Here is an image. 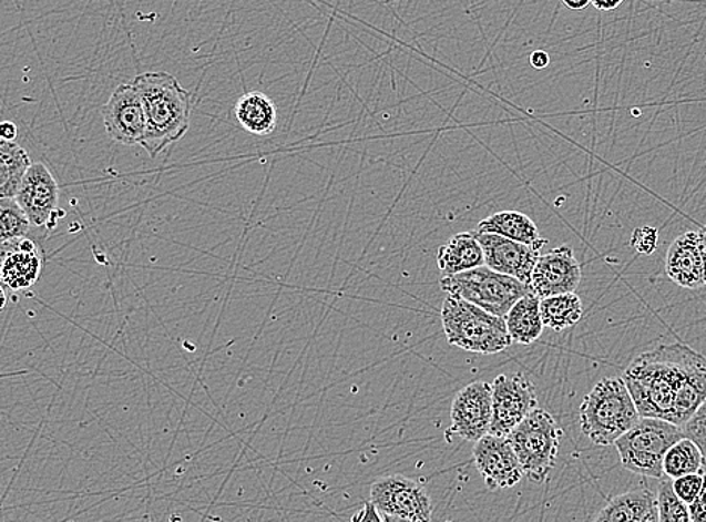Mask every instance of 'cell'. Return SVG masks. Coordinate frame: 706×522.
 <instances>
[{
    "label": "cell",
    "instance_id": "6da1fadb",
    "mask_svg": "<svg viewBox=\"0 0 706 522\" xmlns=\"http://www.w3.org/2000/svg\"><path fill=\"white\" fill-rule=\"evenodd\" d=\"M705 359L700 352L681 342L659 345L634 359L622 378L641 416L671 422L681 387Z\"/></svg>",
    "mask_w": 706,
    "mask_h": 522
},
{
    "label": "cell",
    "instance_id": "7a4b0ae2",
    "mask_svg": "<svg viewBox=\"0 0 706 522\" xmlns=\"http://www.w3.org/2000/svg\"><path fill=\"white\" fill-rule=\"evenodd\" d=\"M141 95L146 116V133L142 146L151 157H157L166 146L186 136L191 127L192 92L181 86L170 73H144L133 80Z\"/></svg>",
    "mask_w": 706,
    "mask_h": 522
},
{
    "label": "cell",
    "instance_id": "3957f363",
    "mask_svg": "<svg viewBox=\"0 0 706 522\" xmlns=\"http://www.w3.org/2000/svg\"><path fill=\"white\" fill-rule=\"evenodd\" d=\"M641 417L624 378L596 382L580 406V428L596 446L615 444Z\"/></svg>",
    "mask_w": 706,
    "mask_h": 522
},
{
    "label": "cell",
    "instance_id": "277c9868",
    "mask_svg": "<svg viewBox=\"0 0 706 522\" xmlns=\"http://www.w3.org/2000/svg\"><path fill=\"white\" fill-rule=\"evenodd\" d=\"M448 342L474 354H499L511 347L507 321L464 298L448 294L441 306Z\"/></svg>",
    "mask_w": 706,
    "mask_h": 522
},
{
    "label": "cell",
    "instance_id": "5b68a950",
    "mask_svg": "<svg viewBox=\"0 0 706 522\" xmlns=\"http://www.w3.org/2000/svg\"><path fill=\"white\" fill-rule=\"evenodd\" d=\"M685 437L684 428L658 417H641L615 443L621 464L634 474L664 478L667 450Z\"/></svg>",
    "mask_w": 706,
    "mask_h": 522
},
{
    "label": "cell",
    "instance_id": "8992f818",
    "mask_svg": "<svg viewBox=\"0 0 706 522\" xmlns=\"http://www.w3.org/2000/svg\"><path fill=\"white\" fill-rule=\"evenodd\" d=\"M440 288L443 293L464 298L502 318L507 317L508 311L521 297L532 293L531 286L515 277L494 272L489 265L458 275L443 276Z\"/></svg>",
    "mask_w": 706,
    "mask_h": 522
},
{
    "label": "cell",
    "instance_id": "52a82bcc",
    "mask_svg": "<svg viewBox=\"0 0 706 522\" xmlns=\"http://www.w3.org/2000/svg\"><path fill=\"white\" fill-rule=\"evenodd\" d=\"M562 437L556 419L541 408H535L519 427L508 433L524 474L536 483L544 482L553 470Z\"/></svg>",
    "mask_w": 706,
    "mask_h": 522
},
{
    "label": "cell",
    "instance_id": "ba28073f",
    "mask_svg": "<svg viewBox=\"0 0 706 522\" xmlns=\"http://www.w3.org/2000/svg\"><path fill=\"white\" fill-rule=\"evenodd\" d=\"M369 497L385 521L432 520V500L426 488L401 474L378 479L372 483Z\"/></svg>",
    "mask_w": 706,
    "mask_h": 522
},
{
    "label": "cell",
    "instance_id": "9c48e42d",
    "mask_svg": "<svg viewBox=\"0 0 706 522\" xmlns=\"http://www.w3.org/2000/svg\"><path fill=\"white\" fill-rule=\"evenodd\" d=\"M493 423L490 433L508 437V433L535 408L538 396L535 386L521 373L499 375L493 381Z\"/></svg>",
    "mask_w": 706,
    "mask_h": 522
},
{
    "label": "cell",
    "instance_id": "30bf717a",
    "mask_svg": "<svg viewBox=\"0 0 706 522\" xmlns=\"http://www.w3.org/2000/svg\"><path fill=\"white\" fill-rule=\"evenodd\" d=\"M451 433L472 443L490 433L493 423V387L485 381H474L458 391L451 407Z\"/></svg>",
    "mask_w": 706,
    "mask_h": 522
},
{
    "label": "cell",
    "instance_id": "8fae6325",
    "mask_svg": "<svg viewBox=\"0 0 706 522\" xmlns=\"http://www.w3.org/2000/svg\"><path fill=\"white\" fill-rule=\"evenodd\" d=\"M473 459L491 491L510 490L526 475L508 437L487 433L474 444Z\"/></svg>",
    "mask_w": 706,
    "mask_h": 522
},
{
    "label": "cell",
    "instance_id": "7c38bea8",
    "mask_svg": "<svg viewBox=\"0 0 706 522\" xmlns=\"http://www.w3.org/2000/svg\"><path fill=\"white\" fill-rule=\"evenodd\" d=\"M22 206L24 214L35 227L53 229L58 218L64 216L59 212V184L44 163H32L24 176L20 191L14 197Z\"/></svg>",
    "mask_w": 706,
    "mask_h": 522
},
{
    "label": "cell",
    "instance_id": "4fadbf2b",
    "mask_svg": "<svg viewBox=\"0 0 706 522\" xmlns=\"http://www.w3.org/2000/svg\"><path fill=\"white\" fill-rule=\"evenodd\" d=\"M104 127L109 137L123 145H142L146 133V116L141 95L133 83H123L113 91L103 108Z\"/></svg>",
    "mask_w": 706,
    "mask_h": 522
},
{
    "label": "cell",
    "instance_id": "5bb4252c",
    "mask_svg": "<svg viewBox=\"0 0 706 522\" xmlns=\"http://www.w3.org/2000/svg\"><path fill=\"white\" fill-rule=\"evenodd\" d=\"M582 282V265L575 258L573 247L562 244L541 255L533 268L531 288L538 297L575 293Z\"/></svg>",
    "mask_w": 706,
    "mask_h": 522
},
{
    "label": "cell",
    "instance_id": "9a60e30c",
    "mask_svg": "<svg viewBox=\"0 0 706 522\" xmlns=\"http://www.w3.org/2000/svg\"><path fill=\"white\" fill-rule=\"evenodd\" d=\"M473 233L483 248L485 265L494 272L515 277L531 286L533 268L540 259L541 250L502 235L479 233V231Z\"/></svg>",
    "mask_w": 706,
    "mask_h": 522
},
{
    "label": "cell",
    "instance_id": "2e32d148",
    "mask_svg": "<svg viewBox=\"0 0 706 522\" xmlns=\"http://www.w3.org/2000/svg\"><path fill=\"white\" fill-rule=\"evenodd\" d=\"M666 275L681 288L706 286V256L699 231L681 234L666 255Z\"/></svg>",
    "mask_w": 706,
    "mask_h": 522
},
{
    "label": "cell",
    "instance_id": "e0dca14e",
    "mask_svg": "<svg viewBox=\"0 0 706 522\" xmlns=\"http://www.w3.org/2000/svg\"><path fill=\"white\" fill-rule=\"evenodd\" d=\"M43 272V256L32 238H17L2 243L0 276L6 288L24 290L35 285Z\"/></svg>",
    "mask_w": 706,
    "mask_h": 522
},
{
    "label": "cell",
    "instance_id": "ac0fdd59",
    "mask_svg": "<svg viewBox=\"0 0 706 522\" xmlns=\"http://www.w3.org/2000/svg\"><path fill=\"white\" fill-rule=\"evenodd\" d=\"M595 521L600 522H657L658 503L657 495L646 490L625 492V494L613 497L607 506L596 515Z\"/></svg>",
    "mask_w": 706,
    "mask_h": 522
},
{
    "label": "cell",
    "instance_id": "d6986e66",
    "mask_svg": "<svg viewBox=\"0 0 706 522\" xmlns=\"http://www.w3.org/2000/svg\"><path fill=\"white\" fill-rule=\"evenodd\" d=\"M437 265L441 275L452 276L458 273L485 265V255L474 233H460L439 248Z\"/></svg>",
    "mask_w": 706,
    "mask_h": 522
},
{
    "label": "cell",
    "instance_id": "ffe728a7",
    "mask_svg": "<svg viewBox=\"0 0 706 522\" xmlns=\"http://www.w3.org/2000/svg\"><path fill=\"white\" fill-rule=\"evenodd\" d=\"M479 233L498 234L502 237L514 239V242L528 244L541 250L548 244V239L542 238L538 231L536 223L526 214L508 209L493 216L483 218L478 225Z\"/></svg>",
    "mask_w": 706,
    "mask_h": 522
},
{
    "label": "cell",
    "instance_id": "44dd1931",
    "mask_svg": "<svg viewBox=\"0 0 706 522\" xmlns=\"http://www.w3.org/2000/svg\"><path fill=\"white\" fill-rule=\"evenodd\" d=\"M234 113L238 124L255 136H268L276 130L277 109L263 92L250 91L239 96Z\"/></svg>",
    "mask_w": 706,
    "mask_h": 522
},
{
    "label": "cell",
    "instance_id": "7402d4cb",
    "mask_svg": "<svg viewBox=\"0 0 706 522\" xmlns=\"http://www.w3.org/2000/svg\"><path fill=\"white\" fill-rule=\"evenodd\" d=\"M540 301L541 298L535 293H529L508 311L504 321L512 342L531 345L541 338L545 326L541 317Z\"/></svg>",
    "mask_w": 706,
    "mask_h": 522
},
{
    "label": "cell",
    "instance_id": "603a6c76",
    "mask_svg": "<svg viewBox=\"0 0 706 522\" xmlns=\"http://www.w3.org/2000/svg\"><path fill=\"white\" fill-rule=\"evenodd\" d=\"M32 160L16 141H0V197L14 199Z\"/></svg>",
    "mask_w": 706,
    "mask_h": 522
},
{
    "label": "cell",
    "instance_id": "cb8c5ba5",
    "mask_svg": "<svg viewBox=\"0 0 706 522\" xmlns=\"http://www.w3.org/2000/svg\"><path fill=\"white\" fill-rule=\"evenodd\" d=\"M540 309L544 326L557 332L575 326L583 317V303L575 293L541 298Z\"/></svg>",
    "mask_w": 706,
    "mask_h": 522
},
{
    "label": "cell",
    "instance_id": "d4e9b609",
    "mask_svg": "<svg viewBox=\"0 0 706 522\" xmlns=\"http://www.w3.org/2000/svg\"><path fill=\"white\" fill-rule=\"evenodd\" d=\"M705 461L699 446L692 438L684 437L676 441L664 458V475L676 479L684 474L704 470Z\"/></svg>",
    "mask_w": 706,
    "mask_h": 522
},
{
    "label": "cell",
    "instance_id": "484cf974",
    "mask_svg": "<svg viewBox=\"0 0 706 522\" xmlns=\"http://www.w3.org/2000/svg\"><path fill=\"white\" fill-rule=\"evenodd\" d=\"M32 223L16 199L0 202V242L28 237Z\"/></svg>",
    "mask_w": 706,
    "mask_h": 522
},
{
    "label": "cell",
    "instance_id": "4316f807",
    "mask_svg": "<svg viewBox=\"0 0 706 522\" xmlns=\"http://www.w3.org/2000/svg\"><path fill=\"white\" fill-rule=\"evenodd\" d=\"M657 503L659 522L690 521L688 504H685L674 490V479L667 478L662 480L657 492Z\"/></svg>",
    "mask_w": 706,
    "mask_h": 522
},
{
    "label": "cell",
    "instance_id": "83f0119b",
    "mask_svg": "<svg viewBox=\"0 0 706 522\" xmlns=\"http://www.w3.org/2000/svg\"><path fill=\"white\" fill-rule=\"evenodd\" d=\"M702 485H704V470L674 479V490L685 504H690L696 500Z\"/></svg>",
    "mask_w": 706,
    "mask_h": 522
},
{
    "label": "cell",
    "instance_id": "f1b7e54d",
    "mask_svg": "<svg viewBox=\"0 0 706 522\" xmlns=\"http://www.w3.org/2000/svg\"><path fill=\"white\" fill-rule=\"evenodd\" d=\"M685 437L692 438L699 446L706 467V401L702 403L695 416L684 424Z\"/></svg>",
    "mask_w": 706,
    "mask_h": 522
},
{
    "label": "cell",
    "instance_id": "f546056e",
    "mask_svg": "<svg viewBox=\"0 0 706 522\" xmlns=\"http://www.w3.org/2000/svg\"><path fill=\"white\" fill-rule=\"evenodd\" d=\"M630 244L636 248L638 254L653 255L658 246V231L651 226L637 227L632 235V239H630Z\"/></svg>",
    "mask_w": 706,
    "mask_h": 522
},
{
    "label": "cell",
    "instance_id": "4dcf8cb0",
    "mask_svg": "<svg viewBox=\"0 0 706 522\" xmlns=\"http://www.w3.org/2000/svg\"><path fill=\"white\" fill-rule=\"evenodd\" d=\"M688 512H690V521L706 522V467L704 470V485H702L696 500L688 504Z\"/></svg>",
    "mask_w": 706,
    "mask_h": 522
},
{
    "label": "cell",
    "instance_id": "1f68e13d",
    "mask_svg": "<svg viewBox=\"0 0 706 522\" xmlns=\"http://www.w3.org/2000/svg\"><path fill=\"white\" fill-rule=\"evenodd\" d=\"M352 521L381 522V521H385V518H382V515H381L380 511H378L376 504H374L372 501L369 500V503L365 504V508L361 509V511L359 513H357V515L352 516Z\"/></svg>",
    "mask_w": 706,
    "mask_h": 522
},
{
    "label": "cell",
    "instance_id": "d6a6232c",
    "mask_svg": "<svg viewBox=\"0 0 706 522\" xmlns=\"http://www.w3.org/2000/svg\"><path fill=\"white\" fill-rule=\"evenodd\" d=\"M529 62H531L532 69L535 70H544L550 65V57L548 52L544 50H535V52L531 53V58H529Z\"/></svg>",
    "mask_w": 706,
    "mask_h": 522
},
{
    "label": "cell",
    "instance_id": "836d02e7",
    "mask_svg": "<svg viewBox=\"0 0 706 522\" xmlns=\"http://www.w3.org/2000/svg\"><path fill=\"white\" fill-rule=\"evenodd\" d=\"M17 133H19V130H17L14 122L6 121L0 125V136L6 139V141H16Z\"/></svg>",
    "mask_w": 706,
    "mask_h": 522
},
{
    "label": "cell",
    "instance_id": "e575fe53",
    "mask_svg": "<svg viewBox=\"0 0 706 522\" xmlns=\"http://www.w3.org/2000/svg\"><path fill=\"white\" fill-rule=\"evenodd\" d=\"M624 0H592V6L600 11H613L622 6Z\"/></svg>",
    "mask_w": 706,
    "mask_h": 522
},
{
    "label": "cell",
    "instance_id": "d590c367",
    "mask_svg": "<svg viewBox=\"0 0 706 522\" xmlns=\"http://www.w3.org/2000/svg\"><path fill=\"white\" fill-rule=\"evenodd\" d=\"M562 2L563 6L570 8V10L580 11L590 6L592 0H562Z\"/></svg>",
    "mask_w": 706,
    "mask_h": 522
},
{
    "label": "cell",
    "instance_id": "8d00e7d4",
    "mask_svg": "<svg viewBox=\"0 0 706 522\" xmlns=\"http://www.w3.org/2000/svg\"><path fill=\"white\" fill-rule=\"evenodd\" d=\"M699 233H700V237H702V243H704L705 256H706V226L702 227Z\"/></svg>",
    "mask_w": 706,
    "mask_h": 522
}]
</instances>
